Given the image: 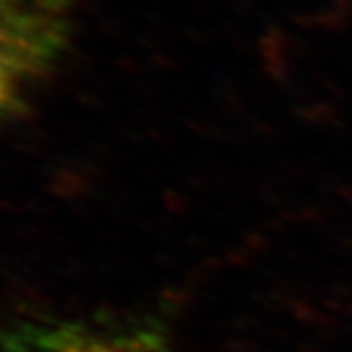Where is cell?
<instances>
[{
    "label": "cell",
    "mask_w": 352,
    "mask_h": 352,
    "mask_svg": "<svg viewBox=\"0 0 352 352\" xmlns=\"http://www.w3.org/2000/svg\"><path fill=\"white\" fill-rule=\"evenodd\" d=\"M2 352H175L163 329L141 319H32L6 331Z\"/></svg>",
    "instance_id": "obj_2"
},
{
    "label": "cell",
    "mask_w": 352,
    "mask_h": 352,
    "mask_svg": "<svg viewBox=\"0 0 352 352\" xmlns=\"http://www.w3.org/2000/svg\"><path fill=\"white\" fill-rule=\"evenodd\" d=\"M67 0H2V106L14 110L67 38Z\"/></svg>",
    "instance_id": "obj_1"
}]
</instances>
